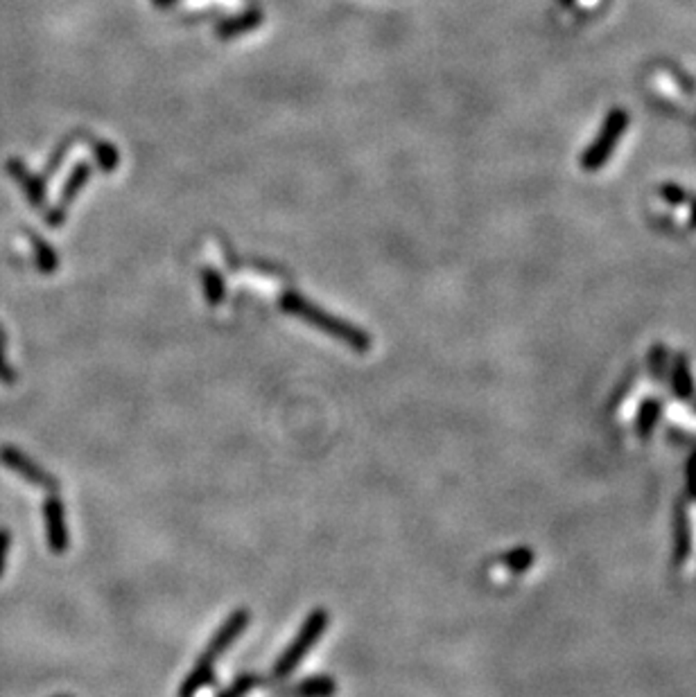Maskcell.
<instances>
[{"instance_id":"6da1fadb","label":"cell","mask_w":696,"mask_h":697,"mask_svg":"<svg viewBox=\"0 0 696 697\" xmlns=\"http://www.w3.org/2000/svg\"><path fill=\"white\" fill-rule=\"evenodd\" d=\"M281 309L286 314H290V316H296L301 318V321L308 323V325L317 327V330H321V332L330 334V337H335L337 341L346 343V346L353 348V350L358 352L371 350V337H369L364 330L342 321V318L333 316V314L324 312V309L317 308L315 303H310L308 299H303L301 293L296 291L283 293Z\"/></svg>"},{"instance_id":"7a4b0ae2","label":"cell","mask_w":696,"mask_h":697,"mask_svg":"<svg viewBox=\"0 0 696 697\" xmlns=\"http://www.w3.org/2000/svg\"><path fill=\"white\" fill-rule=\"evenodd\" d=\"M330 623V614L324 610V607H317L315 611H310L305 616L303 626L299 627L296 636L292 639V644L283 650V654L276 659L274 668H271V677L276 679H286L299 668V664L303 661L305 654L312 650V645L321 639V635L326 632Z\"/></svg>"},{"instance_id":"3957f363","label":"cell","mask_w":696,"mask_h":697,"mask_svg":"<svg viewBox=\"0 0 696 697\" xmlns=\"http://www.w3.org/2000/svg\"><path fill=\"white\" fill-rule=\"evenodd\" d=\"M626 127H629V113L622 111V109L610 111L609 118L604 120V127L597 134L595 143L590 144L588 150L584 152V156H581V168L588 169V172L604 168L609 163L610 154L615 152V147H617L619 138L626 131Z\"/></svg>"},{"instance_id":"277c9868","label":"cell","mask_w":696,"mask_h":697,"mask_svg":"<svg viewBox=\"0 0 696 697\" xmlns=\"http://www.w3.org/2000/svg\"><path fill=\"white\" fill-rule=\"evenodd\" d=\"M249 620H252V614H249L247 607H240V610L233 611V614L224 620L222 627L215 632L211 644H208V648L203 650V654L197 659V661H202V664H208V666H215V661H218L228 648H231L233 641H237L242 635H244Z\"/></svg>"},{"instance_id":"5b68a950","label":"cell","mask_w":696,"mask_h":697,"mask_svg":"<svg viewBox=\"0 0 696 697\" xmlns=\"http://www.w3.org/2000/svg\"><path fill=\"white\" fill-rule=\"evenodd\" d=\"M0 461H3V465H5L7 470H12V472H16L19 476H23L25 481H29L32 486L44 488V490H48V492L59 490L57 479H53V476H50L48 472L44 470V467L37 465L32 458L25 456L23 452H19V449L12 447V445L0 447Z\"/></svg>"},{"instance_id":"8992f818","label":"cell","mask_w":696,"mask_h":697,"mask_svg":"<svg viewBox=\"0 0 696 697\" xmlns=\"http://www.w3.org/2000/svg\"><path fill=\"white\" fill-rule=\"evenodd\" d=\"M44 520L46 535H48V546L53 554H63L68 548V526L63 504L59 496H48L44 504Z\"/></svg>"},{"instance_id":"52a82bcc","label":"cell","mask_w":696,"mask_h":697,"mask_svg":"<svg viewBox=\"0 0 696 697\" xmlns=\"http://www.w3.org/2000/svg\"><path fill=\"white\" fill-rule=\"evenodd\" d=\"M337 693V684L333 677L326 675H317V677H308L292 686L286 693V697H333Z\"/></svg>"},{"instance_id":"ba28073f","label":"cell","mask_w":696,"mask_h":697,"mask_svg":"<svg viewBox=\"0 0 696 697\" xmlns=\"http://www.w3.org/2000/svg\"><path fill=\"white\" fill-rule=\"evenodd\" d=\"M261 23H262V12L252 10V12H247V14L237 16V19H227L224 23H220L218 37L220 39H233V37H240V34L258 28Z\"/></svg>"},{"instance_id":"9c48e42d","label":"cell","mask_w":696,"mask_h":697,"mask_svg":"<svg viewBox=\"0 0 696 697\" xmlns=\"http://www.w3.org/2000/svg\"><path fill=\"white\" fill-rule=\"evenodd\" d=\"M10 169L12 174L16 176V181L21 183L25 188V193H28V199L34 203V206H41L44 203V183L39 181L37 176H32V174L28 172V169L23 168V165H19L16 160H12L10 163Z\"/></svg>"},{"instance_id":"30bf717a","label":"cell","mask_w":696,"mask_h":697,"mask_svg":"<svg viewBox=\"0 0 696 697\" xmlns=\"http://www.w3.org/2000/svg\"><path fill=\"white\" fill-rule=\"evenodd\" d=\"M88 172H91V169H88V165H87V163H82V165H78V168H75V172L70 174V178H68L66 188H63L62 203H59V215H57V217H59V224H62L63 210H66L68 203H70L75 197H78L79 188H82L84 183L88 181Z\"/></svg>"},{"instance_id":"8fae6325","label":"cell","mask_w":696,"mask_h":697,"mask_svg":"<svg viewBox=\"0 0 696 697\" xmlns=\"http://www.w3.org/2000/svg\"><path fill=\"white\" fill-rule=\"evenodd\" d=\"M202 283H203V293H206V300L211 305H220L227 296V284H224L222 274H218L215 269H203L202 274Z\"/></svg>"},{"instance_id":"7c38bea8","label":"cell","mask_w":696,"mask_h":697,"mask_svg":"<svg viewBox=\"0 0 696 697\" xmlns=\"http://www.w3.org/2000/svg\"><path fill=\"white\" fill-rule=\"evenodd\" d=\"M258 682H261V679H258L256 675H242V677H237L227 691L220 693L218 697H247L249 693L258 686Z\"/></svg>"},{"instance_id":"4fadbf2b","label":"cell","mask_w":696,"mask_h":697,"mask_svg":"<svg viewBox=\"0 0 696 697\" xmlns=\"http://www.w3.org/2000/svg\"><path fill=\"white\" fill-rule=\"evenodd\" d=\"M34 250H37V262H39V269L44 271V274H53V271L57 269V265H59V258L54 255V250L41 240H34Z\"/></svg>"},{"instance_id":"5bb4252c","label":"cell","mask_w":696,"mask_h":697,"mask_svg":"<svg viewBox=\"0 0 696 697\" xmlns=\"http://www.w3.org/2000/svg\"><path fill=\"white\" fill-rule=\"evenodd\" d=\"M10 544H12L10 530L0 529V576H3V571H5L7 554H10Z\"/></svg>"},{"instance_id":"9a60e30c","label":"cell","mask_w":696,"mask_h":697,"mask_svg":"<svg viewBox=\"0 0 696 697\" xmlns=\"http://www.w3.org/2000/svg\"><path fill=\"white\" fill-rule=\"evenodd\" d=\"M174 3H177V0H154L156 7H170V5H174Z\"/></svg>"},{"instance_id":"2e32d148","label":"cell","mask_w":696,"mask_h":697,"mask_svg":"<svg viewBox=\"0 0 696 697\" xmlns=\"http://www.w3.org/2000/svg\"><path fill=\"white\" fill-rule=\"evenodd\" d=\"M563 3H572V0H563Z\"/></svg>"}]
</instances>
